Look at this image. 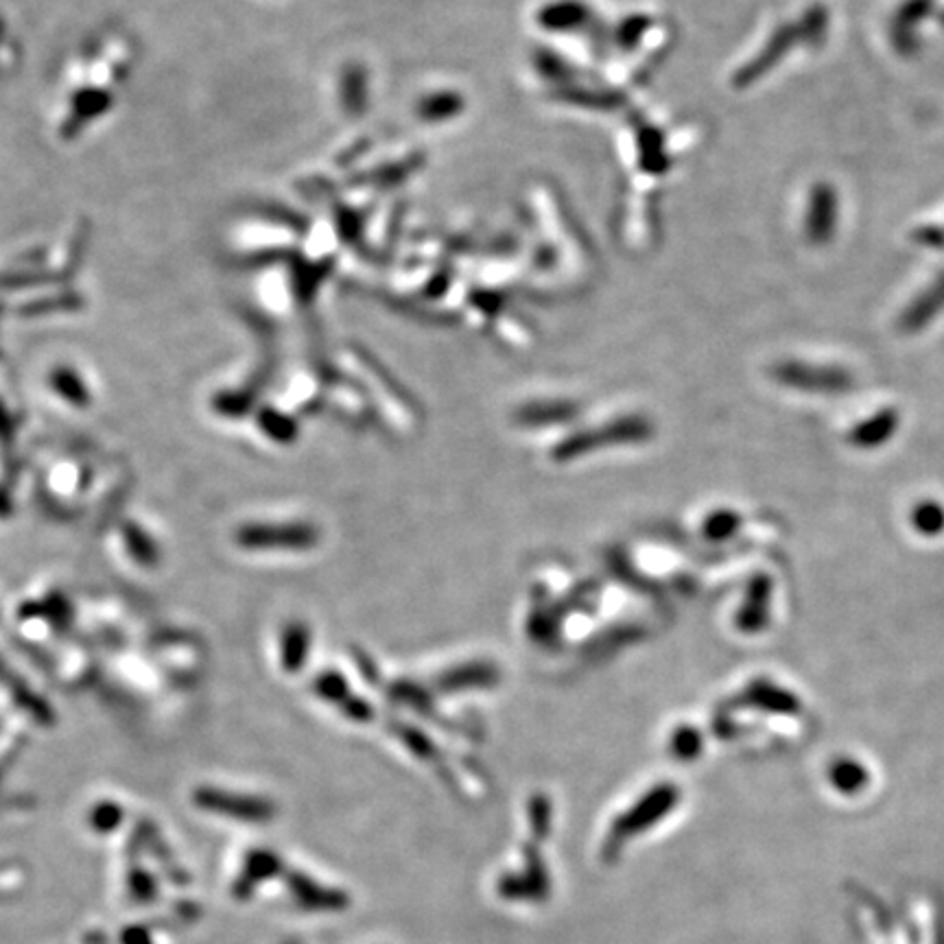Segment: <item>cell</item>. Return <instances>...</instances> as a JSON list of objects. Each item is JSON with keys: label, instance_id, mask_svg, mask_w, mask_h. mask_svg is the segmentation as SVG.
I'll return each instance as SVG.
<instances>
[{"label": "cell", "instance_id": "obj_1", "mask_svg": "<svg viewBox=\"0 0 944 944\" xmlns=\"http://www.w3.org/2000/svg\"><path fill=\"white\" fill-rule=\"evenodd\" d=\"M675 802H677V791L673 789V784H658L653 791L645 793L632 809L621 813L610 826L601 848L603 861L612 863L627 841H632L636 835L651 828L662 815H666L675 806Z\"/></svg>", "mask_w": 944, "mask_h": 944}, {"label": "cell", "instance_id": "obj_2", "mask_svg": "<svg viewBox=\"0 0 944 944\" xmlns=\"http://www.w3.org/2000/svg\"><path fill=\"white\" fill-rule=\"evenodd\" d=\"M771 376L784 387L809 393H846L854 387L850 371L835 365H813L802 361H782L774 365Z\"/></svg>", "mask_w": 944, "mask_h": 944}, {"label": "cell", "instance_id": "obj_3", "mask_svg": "<svg viewBox=\"0 0 944 944\" xmlns=\"http://www.w3.org/2000/svg\"><path fill=\"white\" fill-rule=\"evenodd\" d=\"M498 896L507 900L540 902L551 894V876L544 857L535 846H524L522 865L514 872H505L496 883Z\"/></svg>", "mask_w": 944, "mask_h": 944}, {"label": "cell", "instance_id": "obj_4", "mask_svg": "<svg viewBox=\"0 0 944 944\" xmlns=\"http://www.w3.org/2000/svg\"><path fill=\"white\" fill-rule=\"evenodd\" d=\"M194 802L201 809L214 811L219 815H227V817L245 819V822H253V824L267 822L273 815V806L267 800H260L253 795L219 791V789H199L194 793Z\"/></svg>", "mask_w": 944, "mask_h": 944}, {"label": "cell", "instance_id": "obj_5", "mask_svg": "<svg viewBox=\"0 0 944 944\" xmlns=\"http://www.w3.org/2000/svg\"><path fill=\"white\" fill-rule=\"evenodd\" d=\"M286 887L295 905L304 911L334 913V911H343L350 905V896L343 889L321 885L319 881L306 876L304 872H288Z\"/></svg>", "mask_w": 944, "mask_h": 944}, {"label": "cell", "instance_id": "obj_6", "mask_svg": "<svg viewBox=\"0 0 944 944\" xmlns=\"http://www.w3.org/2000/svg\"><path fill=\"white\" fill-rule=\"evenodd\" d=\"M317 533L304 524H256L243 527L236 540L245 548H306L312 546Z\"/></svg>", "mask_w": 944, "mask_h": 944}, {"label": "cell", "instance_id": "obj_7", "mask_svg": "<svg viewBox=\"0 0 944 944\" xmlns=\"http://www.w3.org/2000/svg\"><path fill=\"white\" fill-rule=\"evenodd\" d=\"M769 610H771V581L765 575H756L750 581L745 599L739 607L736 625L741 627V632L747 634L763 632V627L769 623Z\"/></svg>", "mask_w": 944, "mask_h": 944}, {"label": "cell", "instance_id": "obj_8", "mask_svg": "<svg viewBox=\"0 0 944 944\" xmlns=\"http://www.w3.org/2000/svg\"><path fill=\"white\" fill-rule=\"evenodd\" d=\"M944 308V273L935 278L933 284H929L913 302L911 306L905 308V312L900 315L898 326L905 332H918L920 328H924L933 317H937V312Z\"/></svg>", "mask_w": 944, "mask_h": 944}, {"label": "cell", "instance_id": "obj_9", "mask_svg": "<svg viewBox=\"0 0 944 944\" xmlns=\"http://www.w3.org/2000/svg\"><path fill=\"white\" fill-rule=\"evenodd\" d=\"M837 221V194L830 186L822 184L813 188L806 214V232L813 240H826Z\"/></svg>", "mask_w": 944, "mask_h": 944}, {"label": "cell", "instance_id": "obj_10", "mask_svg": "<svg viewBox=\"0 0 944 944\" xmlns=\"http://www.w3.org/2000/svg\"><path fill=\"white\" fill-rule=\"evenodd\" d=\"M282 872V861L271 850H251L247 854L245 868L240 872V878L234 885V894L238 898H247L253 894V889L260 883H267L269 878L278 876Z\"/></svg>", "mask_w": 944, "mask_h": 944}, {"label": "cell", "instance_id": "obj_11", "mask_svg": "<svg viewBox=\"0 0 944 944\" xmlns=\"http://www.w3.org/2000/svg\"><path fill=\"white\" fill-rule=\"evenodd\" d=\"M898 428V413L894 409H883L865 422L857 424L850 430V444L857 448H878L885 444Z\"/></svg>", "mask_w": 944, "mask_h": 944}, {"label": "cell", "instance_id": "obj_12", "mask_svg": "<svg viewBox=\"0 0 944 944\" xmlns=\"http://www.w3.org/2000/svg\"><path fill=\"white\" fill-rule=\"evenodd\" d=\"M802 33H806V31L802 26H795V24L780 26L774 33V37L767 42V46L758 52V57L747 66L745 76L754 81L758 74H763L769 66H774L784 55V50H789L802 37Z\"/></svg>", "mask_w": 944, "mask_h": 944}, {"label": "cell", "instance_id": "obj_13", "mask_svg": "<svg viewBox=\"0 0 944 944\" xmlns=\"http://www.w3.org/2000/svg\"><path fill=\"white\" fill-rule=\"evenodd\" d=\"M743 699L750 706H756L763 710H776V712H795L800 708L798 699L789 691H784L771 682H765V680L750 684Z\"/></svg>", "mask_w": 944, "mask_h": 944}, {"label": "cell", "instance_id": "obj_14", "mask_svg": "<svg viewBox=\"0 0 944 944\" xmlns=\"http://www.w3.org/2000/svg\"><path fill=\"white\" fill-rule=\"evenodd\" d=\"M913 527L924 535H937L944 531V507L935 500H922L911 514Z\"/></svg>", "mask_w": 944, "mask_h": 944}, {"label": "cell", "instance_id": "obj_15", "mask_svg": "<svg viewBox=\"0 0 944 944\" xmlns=\"http://www.w3.org/2000/svg\"><path fill=\"white\" fill-rule=\"evenodd\" d=\"M306 653V632L299 625H293L284 634V653L282 662L286 669H299V662Z\"/></svg>", "mask_w": 944, "mask_h": 944}, {"label": "cell", "instance_id": "obj_16", "mask_svg": "<svg viewBox=\"0 0 944 944\" xmlns=\"http://www.w3.org/2000/svg\"><path fill=\"white\" fill-rule=\"evenodd\" d=\"M739 516L732 511H717L706 520V533L712 540H723L730 538L736 529H739Z\"/></svg>", "mask_w": 944, "mask_h": 944}, {"label": "cell", "instance_id": "obj_17", "mask_svg": "<svg viewBox=\"0 0 944 944\" xmlns=\"http://www.w3.org/2000/svg\"><path fill=\"white\" fill-rule=\"evenodd\" d=\"M863 778H865L863 767L852 760H841L833 767V780L837 789H857Z\"/></svg>", "mask_w": 944, "mask_h": 944}, {"label": "cell", "instance_id": "obj_18", "mask_svg": "<svg viewBox=\"0 0 944 944\" xmlns=\"http://www.w3.org/2000/svg\"><path fill=\"white\" fill-rule=\"evenodd\" d=\"M548 822H551V806L546 798H535L531 802V830L538 837V841L548 833Z\"/></svg>", "mask_w": 944, "mask_h": 944}, {"label": "cell", "instance_id": "obj_19", "mask_svg": "<svg viewBox=\"0 0 944 944\" xmlns=\"http://www.w3.org/2000/svg\"><path fill=\"white\" fill-rule=\"evenodd\" d=\"M675 754L677 756H682V758H688V756H693L695 752H697V747H699V736L693 732V730H680L677 734H675Z\"/></svg>", "mask_w": 944, "mask_h": 944}, {"label": "cell", "instance_id": "obj_20", "mask_svg": "<svg viewBox=\"0 0 944 944\" xmlns=\"http://www.w3.org/2000/svg\"><path fill=\"white\" fill-rule=\"evenodd\" d=\"M120 817V811L114 806V804H105V806H98L96 811H94V824L101 828V830H109L114 824H116V819Z\"/></svg>", "mask_w": 944, "mask_h": 944}, {"label": "cell", "instance_id": "obj_21", "mask_svg": "<svg viewBox=\"0 0 944 944\" xmlns=\"http://www.w3.org/2000/svg\"><path fill=\"white\" fill-rule=\"evenodd\" d=\"M9 677V671H7V666H4V662L0 660V682H4Z\"/></svg>", "mask_w": 944, "mask_h": 944}, {"label": "cell", "instance_id": "obj_22", "mask_svg": "<svg viewBox=\"0 0 944 944\" xmlns=\"http://www.w3.org/2000/svg\"><path fill=\"white\" fill-rule=\"evenodd\" d=\"M284 944H299V942H295V940H288V942H284Z\"/></svg>", "mask_w": 944, "mask_h": 944}]
</instances>
